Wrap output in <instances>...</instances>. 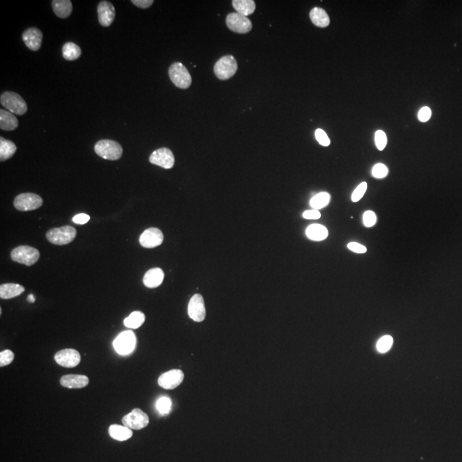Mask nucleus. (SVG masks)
<instances>
[{"label":"nucleus","mask_w":462,"mask_h":462,"mask_svg":"<svg viewBox=\"0 0 462 462\" xmlns=\"http://www.w3.org/2000/svg\"><path fill=\"white\" fill-rule=\"evenodd\" d=\"M306 234L310 240L320 242L328 237L329 232L328 230L324 225L315 223L308 226L306 229Z\"/></svg>","instance_id":"b1692460"},{"label":"nucleus","mask_w":462,"mask_h":462,"mask_svg":"<svg viewBox=\"0 0 462 462\" xmlns=\"http://www.w3.org/2000/svg\"><path fill=\"white\" fill-rule=\"evenodd\" d=\"M132 3L141 9H147L153 3V0H132Z\"/></svg>","instance_id":"37998d69"},{"label":"nucleus","mask_w":462,"mask_h":462,"mask_svg":"<svg viewBox=\"0 0 462 462\" xmlns=\"http://www.w3.org/2000/svg\"><path fill=\"white\" fill-rule=\"evenodd\" d=\"M94 151L104 160H118L123 155V147L115 140H99L94 146Z\"/></svg>","instance_id":"20e7f679"},{"label":"nucleus","mask_w":462,"mask_h":462,"mask_svg":"<svg viewBox=\"0 0 462 462\" xmlns=\"http://www.w3.org/2000/svg\"><path fill=\"white\" fill-rule=\"evenodd\" d=\"M51 6L55 15L59 18H67L71 15L73 5L70 0H53L51 1Z\"/></svg>","instance_id":"aec40b11"},{"label":"nucleus","mask_w":462,"mask_h":462,"mask_svg":"<svg viewBox=\"0 0 462 462\" xmlns=\"http://www.w3.org/2000/svg\"><path fill=\"white\" fill-rule=\"evenodd\" d=\"M73 222L77 224H85L90 220L89 215L85 213L77 214L73 217Z\"/></svg>","instance_id":"79ce46f5"},{"label":"nucleus","mask_w":462,"mask_h":462,"mask_svg":"<svg viewBox=\"0 0 462 462\" xmlns=\"http://www.w3.org/2000/svg\"><path fill=\"white\" fill-rule=\"evenodd\" d=\"M347 248L352 252H356V253H365L367 251V248L365 246L361 245L360 243H348Z\"/></svg>","instance_id":"ea45409f"},{"label":"nucleus","mask_w":462,"mask_h":462,"mask_svg":"<svg viewBox=\"0 0 462 462\" xmlns=\"http://www.w3.org/2000/svg\"><path fill=\"white\" fill-rule=\"evenodd\" d=\"M139 242L143 248L154 249L162 244L164 235L158 228H149L140 235Z\"/></svg>","instance_id":"4468645a"},{"label":"nucleus","mask_w":462,"mask_h":462,"mask_svg":"<svg viewBox=\"0 0 462 462\" xmlns=\"http://www.w3.org/2000/svg\"><path fill=\"white\" fill-rule=\"evenodd\" d=\"M77 234L76 228L70 225H65L48 230L45 236L48 242L51 244L63 246L72 243L76 238Z\"/></svg>","instance_id":"f03ea898"},{"label":"nucleus","mask_w":462,"mask_h":462,"mask_svg":"<svg viewBox=\"0 0 462 462\" xmlns=\"http://www.w3.org/2000/svg\"><path fill=\"white\" fill-rule=\"evenodd\" d=\"M389 169L384 166L383 164H377L374 166L373 169V175L376 178H384L386 175H388Z\"/></svg>","instance_id":"f704fd0d"},{"label":"nucleus","mask_w":462,"mask_h":462,"mask_svg":"<svg viewBox=\"0 0 462 462\" xmlns=\"http://www.w3.org/2000/svg\"><path fill=\"white\" fill-rule=\"evenodd\" d=\"M188 313L190 319L195 322H202L206 319V306L204 299L200 294L192 297L188 306Z\"/></svg>","instance_id":"ddd939ff"},{"label":"nucleus","mask_w":462,"mask_h":462,"mask_svg":"<svg viewBox=\"0 0 462 462\" xmlns=\"http://www.w3.org/2000/svg\"><path fill=\"white\" fill-rule=\"evenodd\" d=\"M184 378V374L181 370H170L164 373L159 378V385L163 389H174L178 387Z\"/></svg>","instance_id":"2eb2a0df"},{"label":"nucleus","mask_w":462,"mask_h":462,"mask_svg":"<svg viewBox=\"0 0 462 462\" xmlns=\"http://www.w3.org/2000/svg\"><path fill=\"white\" fill-rule=\"evenodd\" d=\"M25 291L23 285L17 284H1L0 286V298L3 300H9L14 297L19 296Z\"/></svg>","instance_id":"412c9836"},{"label":"nucleus","mask_w":462,"mask_h":462,"mask_svg":"<svg viewBox=\"0 0 462 462\" xmlns=\"http://www.w3.org/2000/svg\"><path fill=\"white\" fill-rule=\"evenodd\" d=\"M15 359V354L10 349H5L0 353V367H6Z\"/></svg>","instance_id":"473e14b6"},{"label":"nucleus","mask_w":462,"mask_h":462,"mask_svg":"<svg viewBox=\"0 0 462 462\" xmlns=\"http://www.w3.org/2000/svg\"><path fill=\"white\" fill-rule=\"evenodd\" d=\"M40 251L30 246H18L10 252V258L13 261L20 264L32 266L40 258Z\"/></svg>","instance_id":"7ed1b4c3"},{"label":"nucleus","mask_w":462,"mask_h":462,"mask_svg":"<svg viewBox=\"0 0 462 462\" xmlns=\"http://www.w3.org/2000/svg\"><path fill=\"white\" fill-rule=\"evenodd\" d=\"M170 80L175 86L182 89H187L191 86L192 78L188 69L181 63H174L169 69Z\"/></svg>","instance_id":"423d86ee"},{"label":"nucleus","mask_w":462,"mask_h":462,"mask_svg":"<svg viewBox=\"0 0 462 462\" xmlns=\"http://www.w3.org/2000/svg\"><path fill=\"white\" fill-rule=\"evenodd\" d=\"M0 103L12 114L23 116L28 111V105L25 100L16 92L9 91L3 92L0 97Z\"/></svg>","instance_id":"f257e3e1"},{"label":"nucleus","mask_w":462,"mask_h":462,"mask_svg":"<svg viewBox=\"0 0 462 462\" xmlns=\"http://www.w3.org/2000/svg\"><path fill=\"white\" fill-rule=\"evenodd\" d=\"M122 423L131 430H141L149 424V417L140 408H134L128 415L123 418Z\"/></svg>","instance_id":"1a4fd4ad"},{"label":"nucleus","mask_w":462,"mask_h":462,"mask_svg":"<svg viewBox=\"0 0 462 462\" xmlns=\"http://www.w3.org/2000/svg\"><path fill=\"white\" fill-rule=\"evenodd\" d=\"M136 345V336L131 331L122 332L113 341V347L118 354L127 355L134 350Z\"/></svg>","instance_id":"6e6552de"},{"label":"nucleus","mask_w":462,"mask_h":462,"mask_svg":"<svg viewBox=\"0 0 462 462\" xmlns=\"http://www.w3.org/2000/svg\"><path fill=\"white\" fill-rule=\"evenodd\" d=\"M149 161L151 164L162 167L164 169H171L175 165V157L169 148L162 147L151 154Z\"/></svg>","instance_id":"f8f14e48"},{"label":"nucleus","mask_w":462,"mask_h":462,"mask_svg":"<svg viewBox=\"0 0 462 462\" xmlns=\"http://www.w3.org/2000/svg\"><path fill=\"white\" fill-rule=\"evenodd\" d=\"M165 273L160 268H153L146 272L143 277V284L149 289L159 287L164 281Z\"/></svg>","instance_id":"6ab92c4d"},{"label":"nucleus","mask_w":462,"mask_h":462,"mask_svg":"<svg viewBox=\"0 0 462 462\" xmlns=\"http://www.w3.org/2000/svg\"><path fill=\"white\" fill-rule=\"evenodd\" d=\"M303 217L306 219H319L321 217V214L318 210H308L303 212Z\"/></svg>","instance_id":"a19ab883"},{"label":"nucleus","mask_w":462,"mask_h":462,"mask_svg":"<svg viewBox=\"0 0 462 462\" xmlns=\"http://www.w3.org/2000/svg\"><path fill=\"white\" fill-rule=\"evenodd\" d=\"M17 147L16 144L11 140H6L3 137L0 138V161L3 162L9 160L15 154Z\"/></svg>","instance_id":"bb28decb"},{"label":"nucleus","mask_w":462,"mask_h":462,"mask_svg":"<svg viewBox=\"0 0 462 462\" xmlns=\"http://www.w3.org/2000/svg\"><path fill=\"white\" fill-rule=\"evenodd\" d=\"M315 138L316 140H318V142L323 147H328L331 144V140L328 137V135L321 128H318L315 131Z\"/></svg>","instance_id":"e433bc0d"},{"label":"nucleus","mask_w":462,"mask_h":462,"mask_svg":"<svg viewBox=\"0 0 462 462\" xmlns=\"http://www.w3.org/2000/svg\"><path fill=\"white\" fill-rule=\"evenodd\" d=\"M367 182H362L360 183L357 188L354 189V191L353 192L352 194V201L353 202H358V201L361 200V198L363 197L365 193L367 192Z\"/></svg>","instance_id":"72a5a7b5"},{"label":"nucleus","mask_w":462,"mask_h":462,"mask_svg":"<svg viewBox=\"0 0 462 462\" xmlns=\"http://www.w3.org/2000/svg\"><path fill=\"white\" fill-rule=\"evenodd\" d=\"M18 127V120L11 112L3 109L0 110V128L2 130L12 131Z\"/></svg>","instance_id":"4be33fe9"},{"label":"nucleus","mask_w":462,"mask_h":462,"mask_svg":"<svg viewBox=\"0 0 462 462\" xmlns=\"http://www.w3.org/2000/svg\"><path fill=\"white\" fill-rule=\"evenodd\" d=\"M43 35L37 28H29L23 34V41L31 51H38L42 44Z\"/></svg>","instance_id":"f3484780"},{"label":"nucleus","mask_w":462,"mask_h":462,"mask_svg":"<svg viewBox=\"0 0 462 462\" xmlns=\"http://www.w3.org/2000/svg\"><path fill=\"white\" fill-rule=\"evenodd\" d=\"M89 383V378L85 375L69 374L60 378V384L68 389H83Z\"/></svg>","instance_id":"a211bd4d"},{"label":"nucleus","mask_w":462,"mask_h":462,"mask_svg":"<svg viewBox=\"0 0 462 462\" xmlns=\"http://www.w3.org/2000/svg\"><path fill=\"white\" fill-rule=\"evenodd\" d=\"M430 117H431V111L427 106H424L423 108H421L420 111L419 112V114H418L419 120L423 122V123L427 122L430 119Z\"/></svg>","instance_id":"58836bf2"},{"label":"nucleus","mask_w":462,"mask_h":462,"mask_svg":"<svg viewBox=\"0 0 462 462\" xmlns=\"http://www.w3.org/2000/svg\"><path fill=\"white\" fill-rule=\"evenodd\" d=\"M145 314L140 311H135L125 319V325L127 328L138 329L145 322Z\"/></svg>","instance_id":"c85d7f7f"},{"label":"nucleus","mask_w":462,"mask_h":462,"mask_svg":"<svg viewBox=\"0 0 462 462\" xmlns=\"http://www.w3.org/2000/svg\"><path fill=\"white\" fill-rule=\"evenodd\" d=\"M82 55V49L73 42H67L63 46V57L65 60H77Z\"/></svg>","instance_id":"cd10ccee"},{"label":"nucleus","mask_w":462,"mask_h":462,"mask_svg":"<svg viewBox=\"0 0 462 462\" xmlns=\"http://www.w3.org/2000/svg\"><path fill=\"white\" fill-rule=\"evenodd\" d=\"M109 435L113 439L123 442V441L129 439L133 435V431L125 425L122 426L118 424H112L109 427Z\"/></svg>","instance_id":"a878e982"},{"label":"nucleus","mask_w":462,"mask_h":462,"mask_svg":"<svg viewBox=\"0 0 462 462\" xmlns=\"http://www.w3.org/2000/svg\"><path fill=\"white\" fill-rule=\"evenodd\" d=\"M28 301H29V302H30V303L35 302V297H34V295H33V294H29V296H28Z\"/></svg>","instance_id":"c03bdc74"},{"label":"nucleus","mask_w":462,"mask_h":462,"mask_svg":"<svg viewBox=\"0 0 462 462\" xmlns=\"http://www.w3.org/2000/svg\"><path fill=\"white\" fill-rule=\"evenodd\" d=\"M310 19L312 23L319 28H326L330 24V17L325 10L321 8H313L310 12Z\"/></svg>","instance_id":"5701e85b"},{"label":"nucleus","mask_w":462,"mask_h":462,"mask_svg":"<svg viewBox=\"0 0 462 462\" xmlns=\"http://www.w3.org/2000/svg\"><path fill=\"white\" fill-rule=\"evenodd\" d=\"M226 25L232 32L237 34H247L252 30L251 21L239 13H230L226 17Z\"/></svg>","instance_id":"9d476101"},{"label":"nucleus","mask_w":462,"mask_h":462,"mask_svg":"<svg viewBox=\"0 0 462 462\" xmlns=\"http://www.w3.org/2000/svg\"><path fill=\"white\" fill-rule=\"evenodd\" d=\"M54 360L61 367L73 368L80 364L81 354L73 348H66L55 354Z\"/></svg>","instance_id":"9b49d317"},{"label":"nucleus","mask_w":462,"mask_h":462,"mask_svg":"<svg viewBox=\"0 0 462 462\" xmlns=\"http://www.w3.org/2000/svg\"><path fill=\"white\" fill-rule=\"evenodd\" d=\"M330 200H331V195H329L328 193L322 192L318 195H314L312 198V200L310 201V206L314 210H319L325 208L326 206H328Z\"/></svg>","instance_id":"c756f323"},{"label":"nucleus","mask_w":462,"mask_h":462,"mask_svg":"<svg viewBox=\"0 0 462 462\" xmlns=\"http://www.w3.org/2000/svg\"><path fill=\"white\" fill-rule=\"evenodd\" d=\"M43 205V200L40 195L33 193H24L17 195L14 200V207L20 211L35 210Z\"/></svg>","instance_id":"0eeeda50"},{"label":"nucleus","mask_w":462,"mask_h":462,"mask_svg":"<svg viewBox=\"0 0 462 462\" xmlns=\"http://www.w3.org/2000/svg\"><path fill=\"white\" fill-rule=\"evenodd\" d=\"M393 344V338L390 336H384L380 338L377 343V349L379 353H386L391 348Z\"/></svg>","instance_id":"7c9ffc66"},{"label":"nucleus","mask_w":462,"mask_h":462,"mask_svg":"<svg viewBox=\"0 0 462 462\" xmlns=\"http://www.w3.org/2000/svg\"><path fill=\"white\" fill-rule=\"evenodd\" d=\"M98 16L100 25L103 27H109L115 19V8L112 3L108 1H101L98 4Z\"/></svg>","instance_id":"dca6fc26"},{"label":"nucleus","mask_w":462,"mask_h":462,"mask_svg":"<svg viewBox=\"0 0 462 462\" xmlns=\"http://www.w3.org/2000/svg\"><path fill=\"white\" fill-rule=\"evenodd\" d=\"M232 5L236 12L245 16L252 15L256 9L253 0H233Z\"/></svg>","instance_id":"393cba45"},{"label":"nucleus","mask_w":462,"mask_h":462,"mask_svg":"<svg viewBox=\"0 0 462 462\" xmlns=\"http://www.w3.org/2000/svg\"><path fill=\"white\" fill-rule=\"evenodd\" d=\"M376 223V214L374 213L373 210H367L363 214V223L365 226L370 228V227L374 226Z\"/></svg>","instance_id":"4c0bfd02"},{"label":"nucleus","mask_w":462,"mask_h":462,"mask_svg":"<svg viewBox=\"0 0 462 462\" xmlns=\"http://www.w3.org/2000/svg\"><path fill=\"white\" fill-rule=\"evenodd\" d=\"M237 61L231 55L222 57L214 65V73L219 80H228L237 72Z\"/></svg>","instance_id":"39448f33"},{"label":"nucleus","mask_w":462,"mask_h":462,"mask_svg":"<svg viewBox=\"0 0 462 462\" xmlns=\"http://www.w3.org/2000/svg\"><path fill=\"white\" fill-rule=\"evenodd\" d=\"M375 143L378 150L382 151L385 148L387 145V136L383 131H377L375 134Z\"/></svg>","instance_id":"c9c22d12"},{"label":"nucleus","mask_w":462,"mask_h":462,"mask_svg":"<svg viewBox=\"0 0 462 462\" xmlns=\"http://www.w3.org/2000/svg\"><path fill=\"white\" fill-rule=\"evenodd\" d=\"M156 408L158 411L160 412L162 415H166L170 411L171 408V401L168 397H160L156 403Z\"/></svg>","instance_id":"2f4dec72"}]
</instances>
